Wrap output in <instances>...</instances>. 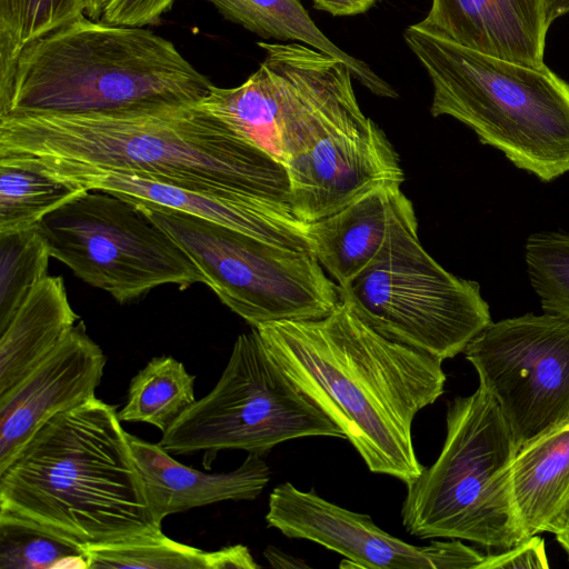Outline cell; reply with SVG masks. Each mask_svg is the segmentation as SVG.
Segmentation results:
<instances>
[{"label":"cell","instance_id":"1","mask_svg":"<svg viewBox=\"0 0 569 569\" xmlns=\"http://www.w3.org/2000/svg\"><path fill=\"white\" fill-rule=\"evenodd\" d=\"M0 161L50 177L130 174L299 220L286 166L198 102L9 113L0 117Z\"/></svg>","mask_w":569,"mask_h":569},{"label":"cell","instance_id":"2","mask_svg":"<svg viewBox=\"0 0 569 569\" xmlns=\"http://www.w3.org/2000/svg\"><path fill=\"white\" fill-rule=\"evenodd\" d=\"M270 357L342 430L375 473L406 485L425 467L416 415L442 393V360L391 340L339 301L326 317L256 328Z\"/></svg>","mask_w":569,"mask_h":569},{"label":"cell","instance_id":"3","mask_svg":"<svg viewBox=\"0 0 569 569\" xmlns=\"http://www.w3.org/2000/svg\"><path fill=\"white\" fill-rule=\"evenodd\" d=\"M116 409L94 397L43 423L0 471V516L80 546L161 532Z\"/></svg>","mask_w":569,"mask_h":569},{"label":"cell","instance_id":"4","mask_svg":"<svg viewBox=\"0 0 569 569\" xmlns=\"http://www.w3.org/2000/svg\"><path fill=\"white\" fill-rule=\"evenodd\" d=\"M212 84L168 39L83 14L22 49L0 92V117L194 103Z\"/></svg>","mask_w":569,"mask_h":569},{"label":"cell","instance_id":"5","mask_svg":"<svg viewBox=\"0 0 569 569\" xmlns=\"http://www.w3.org/2000/svg\"><path fill=\"white\" fill-rule=\"evenodd\" d=\"M433 88L430 112L449 116L517 168L550 182L569 172V83L465 48L413 24L403 33Z\"/></svg>","mask_w":569,"mask_h":569},{"label":"cell","instance_id":"6","mask_svg":"<svg viewBox=\"0 0 569 569\" xmlns=\"http://www.w3.org/2000/svg\"><path fill=\"white\" fill-rule=\"evenodd\" d=\"M437 460L407 483L405 529L420 539L449 538L501 550L526 538L511 488L518 451L496 400L481 387L448 402Z\"/></svg>","mask_w":569,"mask_h":569},{"label":"cell","instance_id":"7","mask_svg":"<svg viewBox=\"0 0 569 569\" xmlns=\"http://www.w3.org/2000/svg\"><path fill=\"white\" fill-rule=\"evenodd\" d=\"M257 44L259 68L240 86L212 84L198 104L244 141L286 163L361 118L349 67L300 42Z\"/></svg>","mask_w":569,"mask_h":569},{"label":"cell","instance_id":"8","mask_svg":"<svg viewBox=\"0 0 569 569\" xmlns=\"http://www.w3.org/2000/svg\"><path fill=\"white\" fill-rule=\"evenodd\" d=\"M303 437L345 438L342 430L284 373L256 328L238 336L213 389L163 433L170 453H203L210 468L226 449L263 456Z\"/></svg>","mask_w":569,"mask_h":569},{"label":"cell","instance_id":"9","mask_svg":"<svg viewBox=\"0 0 569 569\" xmlns=\"http://www.w3.org/2000/svg\"><path fill=\"white\" fill-rule=\"evenodd\" d=\"M139 204L190 257L204 284L252 328L320 319L340 301L337 283L310 251L272 244L178 210Z\"/></svg>","mask_w":569,"mask_h":569},{"label":"cell","instance_id":"10","mask_svg":"<svg viewBox=\"0 0 569 569\" xmlns=\"http://www.w3.org/2000/svg\"><path fill=\"white\" fill-rule=\"evenodd\" d=\"M50 256L119 303L204 278L184 250L139 203L101 189H82L37 226Z\"/></svg>","mask_w":569,"mask_h":569},{"label":"cell","instance_id":"11","mask_svg":"<svg viewBox=\"0 0 569 569\" xmlns=\"http://www.w3.org/2000/svg\"><path fill=\"white\" fill-rule=\"evenodd\" d=\"M338 292L382 336L442 361L463 352L492 322L479 283L447 271L418 232L396 240Z\"/></svg>","mask_w":569,"mask_h":569},{"label":"cell","instance_id":"12","mask_svg":"<svg viewBox=\"0 0 569 569\" xmlns=\"http://www.w3.org/2000/svg\"><path fill=\"white\" fill-rule=\"evenodd\" d=\"M463 352L518 448L569 419V318L546 312L491 322Z\"/></svg>","mask_w":569,"mask_h":569},{"label":"cell","instance_id":"13","mask_svg":"<svg viewBox=\"0 0 569 569\" xmlns=\"http://www.w3.org/2000/svg\"><path fill=\"white\" fill-rule=\"evenodd\" d=\"M266 521L288 538L306 539L342 555L357 568L479 569L485 558L459 539L426 546L408 543L380 529L370 516L290 482L271 491Z\"/></svg>","mask_w":569,"mask_h":569},{"label":"cell","instance_id":"14","mask_svg":"<svg viewBox=\"0 0 569 569\" xmlns=\"http://www.w3.org/2000/svg\"><path fill=\"white\" fill-rule=\"evenodd\" d=\"M286 168L292 210L306 223L343 209L382 183L405 180L393 146L366 116L293 156Z\"/></svg>","mask_w":569,"mask_h":569},{"label":"cell","instance_id":"15","mask_svg":"<svg viewBox=\"0 0 569 569\" xmlns=\"http://www.w3.org/2000/svg\"><path fill=\"white\" fill-rule=\"evenodd\" d=\"M107 358L82 321L14 388L0 396V471L48 420L96 397Z\"/></svg>","mask_w":569,"mask_h":569},{"label":"cell","instance_id":"16","mask_svg":"<svg viewBox=\"0 0 569 569\" xmlns=\"http://www.w3.org/2000/svg\"><path fill=\"white\" fill-rule=\"evenodd\" d=\"M400 186L382 183L308 223L312 252L337 286L349 283L402 236L418 232L413 206Z\"/></svg>","mask_w":569,"mask_h":569},{"label":"cell","instance_id":"17","mask_svg":"<svg viewBox=\"0 0 569 569\" xmlns=\"http://www.w3.org/2000/svg\"><path fill=\"white\" fill-rule=\"evenodd\" d=\"M545 0H432L413 24L465 48L520 63L545 67Z\"/></svg>","mask_w":569,"mask_h":569},{"label":"cell","instance_id":"18","mask_svg":"<svg viewBox=\"0 0 569 569\" xmlns=\"http://www.w3.org/2000/svg\"><path fill=\"white\" fill-rule=\"evenodd\" d=\"M156 520L221 501L253 500L270 480L262 456L248 453L236 470L207 473L182 465L160 443L128 433Z\"/></svg>","mask_w":569,"mask_h":569},{"label":"cell","instance_id":"19","mask_svg":"<svg viewBox=\"0 0 569 569\" xmlns=\"http://www.w3.org/2000/svg\"><path fill=\"white\" fill-rule=\"evenodd\" d=\"M52 178L80 189H101L138 203L186 212L272 244L312 252L308 223L300 220L280 218L130 174L79 172Z\"/></svg>","mask_w":569,"mask_h":569},{"label":"cell","instance_id":"20","mask_svg":"<svg viewBox=\"0 0 569 569\" xmlns=\"http://www.w3.org/2000/svg\"><path fill=\"white\" fill-rule=\"evenodd\" d=\"M78 319L62 277H44L0 332V396L43 361Z\"/></svg>","mask_w":569,"mask_h":569},{"label":"cell","instance_id":"21","mask_svg":"<svg viewBox=\"0 0 569 569\" xmlns=\"http://www.w3.org/2000/svg\"><path fill=\"white\" fill-rule=\"evenodd\" d=\"M511 488L528 537L547 531L569 496V419L518 449L511 465Z\"/></svg>","mask_w":569,"mask_h":569},{"label":"cell","instance_id":"22","mask_svg":"<svg viewBox=\"0 0 569 569\" xmlns=\"http://www.w3.org/2000/svg\"><path fill=\"white\" fill-rule=\"evenodd\" d=\"M227 20L263 39L296 41L345 62L353 78L370 92L397 98L396 90L363 61L335 44L313 22L301 0H204Z\"/></svg>","mask_w":569,"mask_h":569},{"label":"cell","instance_id":"23","mask_svg":"<svg viewBox=\"0 0 569 569\" xmlns=\"http://www.w3.org/2000/svg\"><path fill=\"white\" fill-rule=\"evenodd\" d=\"M90 569H257L249 549L232 545L216 551L178 542L159 532L116 542L82 546Z\"/></svg>","mask_w":569,"mask_h":569},{"label":"cell","instance_id":"24","mask_svg":"<svg viewBox=\"0 0 569 569\" xmlns=\"http://www.w3.org/2000/svg\"><path fill=\"white\" fill-rule=\"evenodd\" d=\"M196 376L170 356L152 358L130 381L127 403L118 411L126 422H147L162 433L194 403Z\"/></svg>","mask_w":569,"mask_h":569},{"label":"cell","instance_id":"25","mask_svg":"<svg viewBox=\"0 0 569 569\" xmlns=\"http://www.w3.org/2000/svg\"><path fill=\"white\" fill-rule=\"evenodd\" d=\"M81 190L40 171L0 161V233L36 228Z\"/></svg>","mask_w":569,"mask_h":569},{"label":"cell","instance_id":"26","mask_svg":"<svg viewBox=\"0 0 569 569\" xmlns=\"http://www.w3.org/2000/svg\"><path fill=\"white\" fill-rule=\"evenodd\" d=\"M83 14L84 0H0V92L24 47Z\"/></svg>","mask_w":569,"mask_h":569},{"label":"cell","instance_id":"27","mask_svg":"<svg viewBox=\"0 0 569 569\" xmlns=\"http://www.w3.org/2000/svg\"><path fill=\"white\" fill-rule=\"evenodd\" d=\"M49 248L38 228L0 233V332L48 276Z\"/></svg>","mask_w":569,"mask_h":569},{"label":"cell","instance_id":"28","mask_svg":"<svg viewBox=\"0 0 569 569\" xmlns=\"http://www.w3.org/2000/svg\"><path fill=\"white\" fill-rule=\"evenodd\" d=\"M88 568L82 546L0 516V569Z\"/></svg>","mask_w":569,"mask_h":569},{"label":"cell","instance_id":"29","mask_svg":"<svg viewBox=\"0 0 569 569\" xmlns=\"http://www.w3.org/2000/svg\"><path fill=\"white\" fill-rule=\"evenodd\" d=\"M525 252L529 280L545 312L569 318V234L533 233Z\"/></svg>","mask_w":569,"mask_h":569},{"label":"cell","instance_id":"30","mask_svg":"<svg viewBox=\"0 0 569 569\" xmlns=\"http://www.w3.org/2000/svg\"><path fill=\"white\" fill-rule=\"evenodd\" d=\"M174 0H110L101 21L130 27L157 26Z\"/></svg>","mask_w":569,"mask_h":569},{"label":"cell","instance_id":"31","mask_svg":"<svg viewBox=\"0 0 569 569\" xmlns=\"http://www.w3.org/2000/svg\"><path fill=\"white\" fill-rule=\"evenodd\" d=\"M543 540L533 535L496 555L485 556L479 569H547Z\"/></svg>","mask_w":569,"mask_h":569},{"label":"cell","instance_id":"32","mask_svg":"<svg viewBox=\"0 0 569 569\" xmlns=\"http://www.w3.org/2000/svg\"><path fill=\"white\" fill-rule=\"evenodd\" d=\"M318 10L335 17H349L368 11L377 0H312Z\"/></svg>","mask_w":569,"mask_h":569},{"label":"cell","instance_id":"33","mask_svg":"<svg viewBox=\"0 0 569 569\" xmlns=\"http://www.w3.org/2000/svg\"><path fill=\"white\" fill-rule=\"evenodd\" d=\"M546 532L555 535L557 541L563 548L569 558V496L550 521Z\"/></svg>","mask_w":569,"mask_h":569},{"label":"cell","instance_id":"34","mask_svg":"<svg viewBox=\"0 0 569 569\" xmlns=\"http://www.w3.org/2000/svg\"><path fill=\"white\" fill-rule=\"evenodd\" d=\"M543 11L546 26L549 28L557 18L569 12V0H545Z\"/></svg>","mask_w":569,"mask_h":569},{"label":"cell","instance_id":"35","mask_svg":"<svg viewBox=\"0 0 569 569\" xmlns=\"http://www.w3.org/2000/svg\"><path fill=\"white\" fill-rule=\"evenodd\" d=\"M84 2L86 16L93 20H100L108 0H84Z\"/></svg>","mask_w":569,"mask_h":569},{"label":"cell","instance_id":"36","mask_svg":"<svg viewBox=\"0 0 569 569\" xmlns=\"http://www.w3.org/2000/svg\"><path fill=\"white\" fill-rule=\"evenodd\" d=\"M109 1H110V0H108V2H109Z\"/></svg>","mask_w":569,"mask_h":569}]
</instances>
